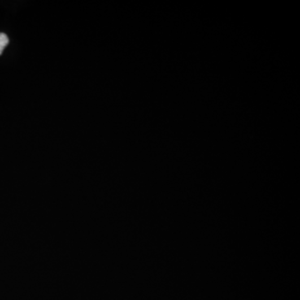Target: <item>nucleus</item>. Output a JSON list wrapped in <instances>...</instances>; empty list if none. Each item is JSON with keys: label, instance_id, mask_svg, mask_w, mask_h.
Here are the masks:
<instances>
[{"label": "nucleus", "instance_id": "obj_1", "mask_svg": "<svg viewBox=\"0 0 300 300\" xmlns=\"http://www.w3.org/2000/svg\"><path fill=\"white\" fill-rule=\"evenodd\" d=\"M9 42L10 40L7 35L4 33H0V55L3 54L5 47L9 45Z\"/></svg>", "mask_w": 300, "mask_h": 300}]
</instances>
